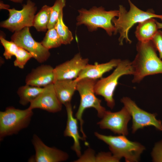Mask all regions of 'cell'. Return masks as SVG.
Instances as JSON below:
<instances>
[{
	"label": "cell",
	"instance_id": "6da1fadb",
	"mask_svg": "<svg viewBox=\"0 0 162 162\" xmlns=\"http://www.w3.org/2000/svg\"><path fill=\"white\" fill-rule=\"evenodd\" d=\"M136 49L137 54L132 62L134 71L133 82L139 83L148 76L162 74V60L158 56L152 40L139 41Z\"/></svg>",
	"mask_w": 162,
	"mask_h": 162
},
{
	"label": "cell",
	"instance_id": "7a4b0ae2",
	"mask_svg": "<svg viewBox=\"0 0 162 162\" xmlns=\"http://www.w3.org/2000/svg\"><path fill=\"white\" fill-rule=\"evenodd\" d=\"M128 1L130 5L129 10L127 11L123 6L120 5L118 18L114 17L112 20L115 28L114 34L119 33L118 41L119 44L121 45L123 44L124 40L129 44L132 42L129 38L128 33L130 28L135 24L151 18H157L162 20V15L155 14L154 11L151 9L146 11L141 10L130 0Z\"/></svg>",
	"mask_w": 162,
	"mask_h": 162
},
{
	"label": "cell",
	"instance_id": "3957f363",
	"mask_svg": "<svg viewBox=\"0 0 162 162\" xmlns=\"http://www.w3.org/2000/svg\"><path fill=\"white\" fill-rule=\"evenodd\" d=\"M94 135L108 145L111 152L114 156L120 159L124 158L126 162L139 161L141 154L145 149L141 144L130 140L125 136H107L97 132H94Z\"/></svg>",
	"mask_w": 162,
	"mask_h": 162
},
{
	"label": "cell",
	"instance_id": "277c9868",
	"mask_svg": "<svg viewBox=\"0 0 162 162\" xmlns=\"http://www.w3.org/2000/svg\"><path fill=\"white\" fill-rule=\"evenodd\" d=\"M78 12L77 26L84 24L91 32L101 28L110 36L114 32L115 28L112 20L114 18L118 16V10L106 11L101 6H94L89 10L82 8L78 10Z\"/></svg>",
	"mask_w": 162,
	"mask_h": 162
},
{
	"label": "cell",
	"instance_id": "5b68a950",
	"mask_svg": "<svg viewBox=\"0 0 162 162\" xmlns=\"http://www.w3.org/2000/svg\"><path fill=\"white\" fill-rule=\"evenodd\" d=\"M96 80L85 78L77 82L76 90L80 98V103L75 116L79 121L80 131L85 141L86 136L83 129L84 123L82 118L83 112L87 108H93L97 112L98 116L102 118L106 110L101 105V100L95 95L94 86Z\"/></svg>",
	"mask_w": 162,
	"mask_h": 162
},
{
	"label": "cell",
	"instance_id": "8992f818",
	"mask_svg": "<svg viewBox=\"0 0 162 162\" xmlns=\"http://www.w3.org/2000/svg\"><path fill=\"white\" fill-rule=\"evenodd\" d=\"M134 73L132 62L121 60L110 75L96 81L94 88L95 94L103 97L107 106L113 109L115 105L114 93L119 79L124 75H133Z\"/></svg>",
	"mask_w": 162,
	"mask_h": 162
},
{
	"label": "cell",
	"instance_id": "52a82bcc",
	"mask_svg": "<svg viewBox=\"0 0 162 162\" xmlns=\"http://www.w3.org/2000/svg\"><path fill=\"white\" fill-rule=\"evenodd\" d=\"M32 110L16 109L12 106L0 112V140L16 134L29 124L33 115Z\"/></svg>",
	"mask_w": 162,
	"mask_h": 162
},
{
	"label": "cell",
	"instance_id": "ba28073f",
	"mask_svg": "<svg viewBox=\"0 0 162 162\" xmlns=\"http://www.w3.org/2000/svg\"><path fill=\"white\" fill-rule=\"evenodd\" d=\"M7 10L9 12V17L7 20L1 22V27L15 32L26 27L33 26L37 7L35 4L31 0H27L26 4L23 5L20 10H17L14 8Z\"/></svg>",
	"mask_w": 162,
	"mask_h": 162
},
{
	"label": "cell",
	"instance_id": "9c48e42d",
	"mask_svg": "<svg viewBox=\"0 0 162 162\" xmlns=\"http://www.w3.org/2000/svg\"><path fill=\"white\" fill-rule=\"evenodd\" d=\"M121 101L131 115L133 133L139 129L149 126H153L158 130L162 131V122L156 119V113H151L141 109L134 101L128 97H123Z\"/></svg>",
	"mask_w": 162,
	"mask_h": 162
},
{
	"label": "cell",
	"instance_id": "30bf717a",
	"mask_svg": "<svg viewBox=\"0 0 162 162\" xmlns=\"http://www.w3.org/2000/svg\"><path fill=\"white\" fill-rule=\"evenodd\" d=\"M11 41L29 52L38 62L43 63L47 60L50 54L41 42L36 41L32 37L29 27L14 32L11 37Z\"/></svg>",
	"mask_w": 162,
	"mask_h": 162
},
{
	"label": "cell",
	"instance_id": "8fae6325",
	"mask_svg": "<svg viewBox=\"0 0 162 162\" xmlns=\"http://www.w3.org/2000/svg\"><path fill=\"white\" fill-rule=\"evenodd\" d=\"M101 118L97 123L101 129L109 130L118 135L126 136L128 134V124L131 117L125 106L116 112L106 110Z\"/></svg>",
	"mask_w": 162,
	"mask_h": 162
},
{
	"label": "cell",
	"instance_id": "7c38bea8",
	"mask_svg": "<svg viewBox=\"0 0 162 162\" xmlns=\"http://www.w3.org/2000/svg\"><path fill=\"white\" fill-rule=\"evenodd\" d=\"M32 142L35 153L29 159V162H60L66 161L68 158V154L66 152L47 146L36 134L33 135Z\"/></svg>",
	"mask_w": 162,
	"mask_h": 162
},
{
	"label": "cell",
	"instance_id": "4fadbf2b",
	"mask_svg": "<svg viewBox=\"0 0 162 162\" xmlns=\"http://www.w3.org/2000/svg\"><path fill=\"white\" fill-rule=\"evenodd\" d=\"M88 62V58H82L80 53H77L70 60L54 68L55 81L58 80L76 79Z\"/></svg>",
	"mask_w": 162,
	"mask_h": 162
},
{
	"label": "cell",
	"instance_id": "5bb4252c",
	"mask_svg": "<svg viewBox=\"0 0 162 162\" xmlns=\"http://www.w3.org/2000/svg\"><path fill=\"white\" fill-rule=\"evenodd\" d=\"M30 104L28 107L32 110L40 109L51 113L58 112L62 107V104L57 96L53 84L44 87L41 93Z\"/></svg>",
	"mask_w": 162,
	"mask_h": 162
},
{
	"label": "cell",
	"instance_id": "9a60e30c",
	"mask_svg": "<svg viewBox=\"0 0 162 162\" xmlns=\"http://www.w3.org/2000/svg\"><path fill=\"white\" fill-rule=\"evenodd\" d=\"M54 69L50 65L43 64L32 69L26 77V84L43 88L53 84Z\"/></svg>",
	"mask_w": 162,
	"mask_h": 162
},
{
	"label": "cell",
	"instance_id": "2e32d148",
	"mask_svg": "<svg viewBox=\"0 0 162 162\" xmlns=\"http://www.w3.org/2000/svg\"><path fill=\"white\" fill-rule=\"evenodd\" d=\"M67 113V119L65 129L64 131V136L69 137L73 138L74 144L72 149L76 153L79 158L82 155L80 140H85L84 138L81 136L78 130L77 119L74 118L70 103L65 105Z\"/></svg>",
	"mask_w": 162,
	"mask_h": 162
},
{
	"label": "cell",
	"instance_id": "e0dca14e",
	"mask_svg": "<svg viewBox=\"0 0 162 162\" xmlns=\"http://www.w3.org/2000/svg\"><path fill=\"white\" fill-rule=\"evenodd\" d=\"M121 60L120 59H114L104 63L94 65L88 64L74 80L77 82L85 78L96 80L101 78L105 73L116 68Z\"/></svg>",
	"mask_w": 162,
	"mask_h": 162
},
{
	"label": "cell",
	"instance_id": "ac0fdd59",
	"mask_svg": "<svg viewBox=\"0 0 162 162\" xmlns=\"http://www.w3.org/2000/svg\"><path fill=\"white\" fill-rule=\"evenodd\" d=\"M77 82L74 80H57L53 85L59 100L64 105L70 103L72 97L76 90Z\"/></svg>",
	"mask_w": 162,
	"mask_h": 162
},
{
	"label": "cell",
	"instance_id": "d6986e66",
	"mask_svg": "<svg viewBox=\"0 0 162 162\" xmlns=\"http://www.w3.org/2000/svg\"><path fill=\"white\" fill-rule=\"evenodd\" d=\"M156 21L151 18L138 23L135 34L139 41L144 42L152 40L158 31Z\"/></svg>",
	"mask_w": 162,
	"mask_h": 162
},
{
	"label": "cell",
	"instance_id": "ffe728a7",
	"mask_svg": "<svg viewBox=\"0 0 162 162\" xmlns=\"http://www.w3.org/2000/svg\"><path fill=\"white\" fill-rule=\"evenodd\" d=\"M44 87H40L26 84L19 87L17 93L19 98V103L22 106L30 103L41 93Z\"/></svg>",
	"mask_w": 162,
	"mask_h": 162
},
{
	"label": "cell",
	"instance_id": "44dd1931",
	"mask_svg": "<svg viewBox=\"0 0 162 162\" xmlns=\"http://www.w3.org/2000/svg\"><path fill=\"white\" fill-rule=\"evenodd\" d=\"M50 12L51 7L45 5L35 15L33 26L38 31L45 32L48 29Z\"/></svg>",
	"mask_w": 162,
	"mask_h": 162
},
{
	"label": "cell",
	"instance_id": "7402d4cb",
	"mask_svg": "<svg viewBox=\"0 0 162 162\" xmlns=\"http://www.w3.org/2000/svg\"><path fill=\"white\" fill-rule=\"evenodd\" d=\"M55 27L59 36L62 44H70L73 39L72 33L64 24L63 20V13L62 12Z\"/></svg>",
	"mask_w": 162,
	"mask_h": 162
},
{
	"label": "cell",
	"instance_id": "603a6c76",
	"mask_svg": "<svg viewBox=\"0 0 162 162\" xmlns=\"http://www.w3.org/2000/svg\"><path fill=\"white\" fill-rule=\"evenodd\" d=\"M41 43L46 48L49 50L58 47L62 44L55 27L48 29Z\"/></svg>",
	"mask_w": 162,
	"mask_h": 162
},
{
	"label": "cell",
	"instance_id": "cb8c5ba5",
	"mask_svg": "<svg viewBox=\"0 0 162 162\" xmlns=\"http://www.w3.org/2000/svg\"><path fill=\"white\" fill-rule=\"evenodd\" d=\"M65 0H56L53 5L51 7V12L48 29L54 27L57 23L60 14L66 5Z\"/></svg>",
	"mask_w": 162,
	"mask_h": 162
},
{
	"label": "cell",
	"instance_id": "d4e9b609",
	"mask_svg": "<svg viewBox=\"0 0 162 162\" xmlns=\"http://www.w3.org/2000/svg\"><path fill=\"white\" fill-rule=\"evenodd\" d=\"M1 43L4 47V51L3 56L6 59H9L16 55L20 47L13 41L6 40L1 34L0 36Z\"/></svg>",
	"mask_w": 162,
	"mask_h": 162
},
{
	"label": "cell",
	"instance_id": "484cf974",
	"mask_svg": "<svg viewBox=\"0 0 162 162\" xmlns=\"http://www.w3.org/2000/svg\"><path fill=\"white\" fill-rule=\"evenodd\" d=\"M15 56L16 59L14 62V66L22 69L24 68L28 61L33 58L29 52L20 47Z\"/></svg>",
	"mask_w": 162,
	"mask_h": 162
},
{
	"label": "cell",
	"instance_id": "4316f807",
	"mask_svg": "<svg viewBox=\"0 0 162 162\" xmlns=\"http://www.w3.org/2000/svg\"><path fill=\"white\" fill-rule=\"evenodd\" d=\"M121 159L114 156L111 152H102L95 155L94 162H119Z\"/></svg>",
	"mask_w": 162,
	"mask_h": 162
},
{
	"label": "cell",
	"instance_id": "83f0119b",
	"mask_svg": "<svg viewBox=\"0 0 162 162\" xmlns=\"http://www.w3.org/2000/svg\"><path fill=\"white\" fill-rule=\"evenodd\" d=\"M151 155L154 162H162V141L155 144Z\"/></svg>",
	"mask_w": 162,
	"mask_h": 162
},
{
	"label": "cell",
	"instance_id": "f1b7e54d",
	"mask_svg": "<svg viewBox=\"0 0 162 162\" xmlns=\"http://www.w3.org/2000/svg\"><path fill=\"white\" fill-rule=\"evenodd\" d=\"M151 40L162 60V31L158 30Z\"/></svg>",
	"mask_w": 162,
	"mask_h": 162
},
{
	"label": "cell",
	"instance_id": "f546056e",
	"mask_svg": "<svg viewBox=\"0 0 162 162\" xmlns=\"http://www.w3.org/2000/svg\"><path fill=\"white\" fill-rule=\"evenodd\" d=\"M156 23L158 29L162 28V22H159L156 21Z\"/></svg>",
	"mask_w": 162,
	"mask_h": 162
},
{
	"label": "cell",
	"instance_id": "4dcf8cb0",
	"mask_svg": "<svg viewBox=\"0 0 162 162\" xmlns=\"http://www.w3.org/2000/svg\"><path fill=\"white\" fill-rule=\"evenodd\" d=\"M14 2L19 3H22V2L23 1V0H9Z\"/></svg>",
	"mask_w": 162,
	"mask_h": 162
}]
</instances>
